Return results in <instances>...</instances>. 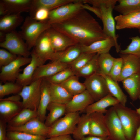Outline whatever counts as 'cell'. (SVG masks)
Returning <instances> with one entry per match:
<instances>
[{
  "instance_id": "cell-1",
  "label": "cell",
  "mask_w": 140,
  "mask_h": 140,
  "mask_svg": "<svg viewBox=\"0 0 140 140\" xmlns=\"http://www.w3.org/2000/svg\"><path fill=\"white\" fill-rule=\"evenodd\" d=\"M51 25L56 31L82 45H88L109 37L98 22L83 9L69 19Z\"/></svg>"
},
{
  "instance_id": "cell-2",
  "label": "cell",
  "mask_w": 140,
  "mask_h": 140,
  "mask_svg": "<svg viewBox=\"0 0 140 140\" xmlns=\"http://www.w3.org/2000/svg\"><path fill=\"white\" fill-rule=\"evenodd\" d=\"M117 1V0H88L87 3L100 9L103 31L108 37L113 39L115 44L116 51L118 53L121 49L118 42V36L116 33V23L112 14L113 10Z\"/></svg>"
},
{
  "instance_id": "cell-3",
  "label": "cell",
  "mask_w": 140,
  "mask_h": 140,
  "mask_svg": "<svg viewBox=\"0 0 140 140\" xmlns=\"http://www.w3.org/2000/svg\"><path fill=\"white\" fill-rule=\"evenodd\" d=\"M113 107L121 121L127 140H134L140 125V116L136 110L120 103Z\"/></svg>"
},
{
  "instance_id": "cell-4",
  "label": "cell",
  "mask_w": 140,
  "mask_h": 140,
  "mask_svg": "<svg viewBox=\"0 0 140 140\" xmlns=\"http://www.w3.org/2000/svg\"><path fill=\"white\" fill-rule=\"evenodd\" d=\"M51 27L48 20L37 21L30 16L25 18L21 27L19 33L25 41L29 50L34 47L40 35Z\"/></svg>"
},
{
  "instance_id": "cell-5",
  "label": "cell",
  "mask_w": 140,
  "mask_h": 140,
  "mask_svg": "<svg viewBox=\"0 0 140 140\" xmlns=\"http://www.w3.org/2000/svg\"><path fill=\"white\" fill-rule=\"evenodd\" d=\"M80 116L79 112L66 113L49 127L47 138L72 134Z\"/></svg>"
},
{
  "instance_id": "cell-6",
  "label": "cell",
  "mask_w": 140,
  "mask_h": 140,
  "mask_svg": "<svg viewBox=\"0 0 140 140\" xmlns=\"http://www.w3.org/2000/svg\"><path fill=\"white\" fill-rule=\"evenodd\" d=\"M43 79H37L23 87L18 94L22 99L23 108L37 110L41 97V85Z\"/></svg>"
},
{
  "instance_id": "cell-7",
  "label": "cell",
  "mask_w": 140,
  "mask_h": 140,
  "mask_svg": "<svg viewBox=\"0 0 140 140\" xmlns=\"http://www.w3.org/2000/svg\"><path fill=\"white\" fill-rule=\"evenodd\" d=\"M19 33L13 31L6 34L4 40L0 46L17 56L29 57L31 52Z\"/></svg>"
},
{
  "instance_id": "cell-8",
  "label": "cell",
  "mask_w": 140,
  "mask_h": 140,
  "mask_svg": "<svg viewBox=\"0 0 140 140\" xmlns=\"http://www.w3.org/2000/svg\"><path fill=\"white\" fill-rule=\"evenodd\" d=\"M83 4L82 0H75L50 11L49 24L51 25L69 19L83 9Z\"/></svg>"
},
{
  "instance_id": "cell-9",
  "label": "cell",
  "mask_w": 140,
  "mask_h": 140,
  "mask_svg": "<svg viewBox=\"0 0 140 140\" xmlns=\"http://www.w3.org/2000/svg\"><path fill=\"white\" fill-rule=\"evenodd\" d=\"M83 83L95 101L110 93L105 79L98 73L85 78Z\"/></svg>"
},
{
  "instance_id": "cell-10",
  "label": "cell",
  "mask_w": 140,
  "mask_h": 140,
  "mask_svg": "<svg viewBox=\"0 0 140 140\" xmlns=\"http://www.w3.org/2000/svg\"><path fill=\"white\" fill-rule=\"evenodd\" d=\"M104 120L110 140H127L123 129L113 106L108 109L104 114Z\"/></svg>"
},
{
  "instance_id": "cell-11",
  "label": "cell",
  "mask_w": 140,
  "mask_h": 140,
  "mask_svg": "<svg viewBox=\"0 0 140 140\" xmlns=\"http://www.w3.org/2000/svg\"><path fill=\"white\" fill-rule=\"evenodd\" d=\"M31 58L18 56L14 61L2 67L0 79L3 82H13L16 81L20 71L21 67L28 64Z\"/></svg>"
},
{
  "instance_id": "cell-12",
  "label": "cell",
  "mask_w": 140,
  "mask_h": 140,
  "mask_svg": "<svg viewBox=\"0 0 140 140\" xmlns=\"http://www.w3.org/2000/svg\"><path fill=\"white\" fill-rule=\"evenodd\" d=\"M49 127L46 125L37 117L33 118L25 124L18 127H7V131H17L47 137Z\"/></svg>"
},
{
  "instance_id": "cell-13",
  "label": "cell",
  "mask_w": 140,
  "mask_h": 140,
  "mask_svg": "<svg viewBox=\"0 0 140 140\" xmlns=\"http://www.w3.org/2000/svg\"><path fill=\"white\" fill-rule=\"evenodd\" d=\"M47 30L38 38L33 50L37 55L44 63L47 60H51L55 52L52 47Z\"/></svg>"
},
{
  "instance_id": "cell-14",
  "label": "cell",
  "mask_w": 140,
  "mask_h": 140,
  "mask_svg": "<svg viewBox=\"0 0 140 140\" xmlns=\"http://www.w3.org/2000/svg\"><path fill=\"white\" fill-rule=\"evenodd\" d=\"M31 60L23 70L20 73L16 80V83L23 87L28 85L32 82L34 73L37 68L44 64L36 54L33 50L31 52Z\"/></svg>"
},
{
  "instance_id": "cell-15",
  "label": "cell",
  "mask_w": 140,
  "mask_h": 140,
  "mask_svg": "<svg viewBox=\"0 0 140 140\" xmlns=\"http://www.w3.org/2000/svg\"><path fill=\"white\" fill-rule=\"evenodd\" d=\"M95 101L86 90L83 92L73 96L66 105V113L79 112L84 111Z\"/></svg>"
},
{
  "instance_id": "cell-16",
  "label": "cell",
  "mask_w": 140,
  "mask_h": 140,
  "mask_svg": "<svg viewBox=\"0 0 140 140\" xmlns=\"http://www.w3.org/2000/svg\"><path fill=\"white\" fill-rule=\"evenodd\" d=\"M122 59L121 73L118 81L140 72V57L129 54H121Z\"/></svg>"
},
{
  "instance_id": "cell-17",
  "label": "cell",
  "mask_w": 140,
  "mask_h": 140,
  "mask_svg": "<svg viewBox=\"0 0 140 140\" xmlns=\"http://www.w3.org/2000/svg\"><path fill=\"white\" fill-rule=\"evenodd\" d=\"M52 47L55 52L63 51L78 44L67 36L51 27L47 30Z\"/></svg>"
},
{
  "instance_id": "cell-18",
  "label": "cell",
  "mask_w": 140,
  "mask_h": 140,
  "mask_svg": "<svg viewBox=\"0 0 140 140\" xmlns=\"http://www.w3.org/2000/svg\"><path fill=\"white\" fill-rule=\"evenodd\" d=\"M69 67V65L58 61H53L51 63L41 65L36 70L32 82L39 79L52 76Z\"/></svg>"
},
{
  "instance_id": "cell-19",
  "label": "cell",
  "mask_w": 140,
  "mask_h": 140,
  "mask_svg": "<svg viewBox=\"0 0 140 140\" xmlns=\"http://www.w3.org/2000/svg\"><path fill=\"white\" fill-rule=\"evenodd\" d=\"M23 108L22 102L0 99V120L8 123Z\"/></svg>"
},
{
  "instance_id": "cell-20",
  "label": "cell",
  "mask_w": 140,
  "mask_h": 140,
  "mask_svg": "<svg viewBox=\"0 0 140 140\" xmlns=\"http://www.w3.org/2000/svg\"><path fill=\"white\" fill-rule=\"evenodd\" d=\"M90 134L93 136L108 137V133L104 120V114L94 112L89 114Z\"/></svg>"
},
{
  "instance_id": "cell-21",
  "label": "cell",
  "mask_w": 140,
  "mask_h": 140,
  "mask_svg": "<svg viewBox=\"0 0 140 140\" xmlns=\"http://www.w3.org/2000/svg\"><path fill=\"white\" fill-rule=\"evenodd\" d=\"M116 29L140 28V11L125 15L120 14L114 18Z\"/></svg>"
},
{
  "instance_id": "cell-22",
  "label": "cell",
  "mask_w": 140,
  "mask_h": 140,
  "mask_svg": "<svg viewBox=\"0 0 140 140\" xmlns=\"http://www.w3.org/2000/svg\"><path fill=\"white\" fill-rule=\"evenodd\" d=\"M82 45L77 44L61 51L55 52L51 60L69 65L82 53Z\"/></svg>"
},
{
  "instance_id": "cell-23",
  "label": "cell",
  "mask_w": 140,
  "mask_h": 140,
  "mask_svg": "<svg viewBox=\"0 0 140 140\" xmlns=\"http://www.w3.org/2000/svg\"><path fill=\"white\" fill-rule=\"evenodd\" d=\"M32 0H2L5 15L30 12Z\"/></svg>"
},
{
  "instance_id": "cell-24",
  "label": "cell",
  "mask_w": 140,
  "mask_h": 140,
  "mask_svg": "<svg viewBox=\"0 0 140 140\" xmlns=\"http://www.w3.org/2000/svg\"><path fill=\"white\" fill-rule=\"evenodd\" d=\"M41 96L37 109V118L44 122L47 108L51 102L49 83L43 79L41 85Z\"/></svg>"
},
{
  "instance_id": "cell-25",
  "label": "cell",
  "mask_w": 140,
  "mask_h": 140,
  "mask_svg": "<svg viewBox=\"0 0 140 140\" xmlns=\"http://www.w3.org/2000/svg\"><path fill=\"white\" fill-rule=\"evenodd\" d=\"M114 46H115V41L112 38L108 37L106 39L95 42L88 45H82V53L99 54L108 53Z\"/></svg>"
},
{
  "instance_id": "cell-26",
  "label": "cell",
  "mask_w": 140,
  "mask_h": 140,
  "mask_svg": "<svg viewBox=\"0 0 140 140\" xmlns=\"http://www.w3.org/2000/svg\"><path fill=\"white\" fill-rule=\"evenodd\" d=\"M123 87L133 101L140 97V72L123 79Z\"/></svg>"
},
{
  "instance_id": "cell-27",
  "label": "cell",
  "mask_w": 140,
  "mask_h": 140,
  "mask_svg": "<svg viewBox=\"0 0 140 140\" xmlns=\"http://www.w3.org/2000/svg\"><path fill=\"white\" fill-rule=\"evenodd\" d=\"M120 102L110 93L89 105L85 109L86 113L88 114L94 112L105 114L108 110L107 108L110 106H114Z\"/></svg>"
},
{
  "instance_id": "cell-28",
  "label": "cell",
  "mask_w": 140,
  "mask_h": 140,
  "mask_svg": "<svg viewBox=\"0 0 140 140\" xmlns=\"http://www.w3.org/2000/svg\"><path fill=\"white\" fill-rule=\"evenodd\" d=\"M23 21L21 13L5 15L0 19V31L6 33L15 31Z\"/></svg>"
},
{
  "instance_id": "cell-29",
  "label": "cell",
  "mask_w": 140,
  "mask_h": 140,
  "mask_svg": "<svg viewBox=\"0 0 140 140\" xmlns=\"http://www.w3.org/2000/svg\"><path fill=\"white\" fill-rule=\"evenodd\" d=\"M49 83L51 102L67 104L73 96L61 85Z\"/></svg>"
},
{
  "instance_id": "cell-30",
  "label": "cell",
  "mask_w": 140,
  "mask_h": 140,
  "mask_svg": "<svg viewBox=\"0 0 140 140\" xmlns=\"http://www.w3.org/2000/svg\"><path fill=\"white\" fill-rule=\"evenodd\" d=\"M75 0H32L30 16L32 17L38 9L44 8L50 11L59 6L75 1Z\"/></svg>"
},
{
  "instance_id": "cell-31",
  "label": "cell",
  "mask_w": 140,
  "mask_h": 140,
  "mask_svg": "<svg viewBox=\"0 0 140 140\" xmlns=\"http://www.w3.org/2000/svg\"><path fill=\"white\" fill-rule=\"evenodd\" d=\"M47 110L49 111V113L46 117L44 123L46 125L50 127L61 116L66 114V105L51 102Z\"/></svg>"
},
{
  "instance_id": "cell-32",
  "label": "cell",
  "mask_w": 140,
  "mask_h": 140,
  "mask_svg": "<svg viewBox=\"0 0 140 140\" xmlns=\"http://www.w3.org/2000/svg\"><path fill=\"white\" fill-rule=\"evenodd\" d=\"M37 110L23 108L8 123L7 127H17L22 126L31 120L37 117Z\"/></svg>"
},
{
  "instance_id": "cell-33",
  "label": "cell",
  "mask_w": 140,
  "mask_h": 140,
  "mask_svg": "<svg viewBox=\"0 0 140 140\" xmlns=\"http://www.w3.org/2000/svg\"><path fill=\"white\" fill-rule=\"evenodd\" d=\"M90 115L86 113L80 116L75 130L72 134L75 140H81L90 134Z\"/></svg>"
},
{
  "instance_id": "cell-34",
  "label": "cell",
  "mask_w": 140,
  "mask_h": 140,
  "mask_svg": "<svg viewBox=\"0 0 140 140\" xmlns=\"http://www.w3.org/2000/svg\"><path fill=\"white\" fill-rule=\"evenodd\" d=\"M98 73L105 79L109 93L117 100L120 104L125 106L127 101V96L122 90L118 82L113 80L108 76L101 73Z\"/></svg>"
},
{
  "instance_id": "cell-35",
  "label": "cell",
  "mask_w": 140,
  "mask_h": 140,
  "mask_svg": "<svg viewBox=\"0 0 140 140\" xmlns=\"http://www.w3.org/2000/svg\"><path fill=\"white\" fill-rule=\"evenodd\" d=\"M113 9L120 14L125 15L140 11V0H118Z\"/></svg>"
},
{
  "instance_id": "cell-36",
  "label": "cell",
  "mask_w": 140,
  "mask_h": 140,
  "mask_svg": "<svg viewBox=\"0 0 140 140\" xmlns=\"http://www.w3.org/2000/svg\"><path fill=\"white\" fill-rule=\"evenodd\" d=\"M60 84L73 96L79 94L86 90L84 84L79 82L78 77L75 75L70 77Z\"/></svg>"
},
{
  "instance_id": "cell-37",
  "label": "cell",
  "mask_w": 140,
  "mask_h": 140,
  "mask_svg": "<svg viewBox=\"0 0 140 140\" xmlns=\"http://www.w3.org/2000/svg\"><path fill=\"white\" fill-rule=\"evenodd\" d=\"M99 55L95 54L84 66L76 73L75 75L78 77L86 78L98 73L100 71L98 62Z\"/></svg>"
},
{
  "instance_id": "cell-38",
  "label": "cell",
  "mask_w": 140,
  "mask_h": 140,
  "mask_svg": "<svg viewBox=\"0 0 140 140\" xmlns=\"http://www.w3.org/2000/svg\"><path fill=\"white\" fill-rule=\"evenodd\" d=\"M115 58L109 53L99 54L98 62L99 69L98 73L108 76L113 65Z\"/></svg>"
},
{
  "instance_id": "cell-39",
  "label": "cell",
  "mask_w": 140,
  "mask_h": 140,
  "mask_svg": "<svg viewBox=\"0 0 140 140\" xmlns=\"http://www.w3.org/2000/svg\"><path fill=\"white\" fill-rule=\"evenodd\" d=\"M46 137L17 131L7 132L6 140H45Z\"/></svg>"
},
{
  "instance_id": "cell-40",
  "label": "cell",
  "mask_w": 140,
  "mask_h": 140,
  "mask_svg": "<svg viewBox=\"0 0 140 140\" xmlns=\"http://www.w3.org/2000/svg\"><path fill=\"white\" fill-rule=\"evenodd\" d=\"M75 75V73L69 67L52 76L44 79L49 83L60 84Z\"/></svg>"
},
{
  "instance_id": "cell-41",
  "label": "cell",
  "mask_w": 140,
  "mask_h": 140,
  "mask_svg": "<svg viewBox=\"0 0 140 140\" xmlns=\"http://www.w3.org/2000/svg\"><path fill=\"white\" fill-rule=\"evenodd\" d=\"M96 54L82 53L73 62L69 67L76 73L84 66Z\"/></svg>"
},
{
  "instance_id": "cell-42",
  "label": "cell",
  "mask_w": 140,
  "mask_h": 140,
  "mask_svg": "<svg viewBox=\"0 0 140 140\" xmlns=\"http://www.w3.org/2000/svg\"><path fill=\"white\" fill-rule=\"evenodd\" d=\"M23 87L17 83L7 82L4 84H0V98L10 94H18Z\"/></svg>"
},
{
  "instance_id": "cell-43",
  "label": "cell",
  "mask_w": 140,
  "mask_h": 140,
  "mask_svg": "<svg viewBox=\"0 0 140 140\" xmlns=\"http://www.w3.org/2000/svg\"><path fill=\"white\" fill-rule=\"evenodd\" d=\"M131 40L130 43L126 48L121 50L120 53L121 54H129L140 57V37L138 36L130 38Z\"/></svg>"
},
{
  "instance_id": "cell-44",
  "label": "cell",
  "mask_w": 140,
  "mask_h": 140,
  "mask_svg": "<svg viewBox=\"0 0 140 140\" xmlns=\"http://www.w3.org/2000/svg\"><path fill=\"white\" fill-rule=\"evenodd\" d=\"M123 61L120 57L115 58L108 76L115 81L118 82L122 67Z\"/></svg>"
},
{
  "instance_id": "cell-45",
  "label": "cell",
  "mask_w": 140,
  "mask_h": 140,
  "mask_svg": "<svg viewBox=\"0 0 140 140\" xmlns=\"http://www.w3.org/2000/svg\"><path fill=\"white\" fill-rule=\"evenodd\" d=\"M18 56L3 48L0 49V67L5 66L15 60Z\"/></svg>"
},
{
  "instance_id": "cell-46",
  "label": "cell",
  "mask_w": 140,
  "mask_h": 140,
  "mask_svg": "<svg viewBox=\"0 0 140 140\" xmlns=\"http://www.w3.org/2000/svg\"><path fill=\"white\" fill-rule=\"evenodd\" d=\"M50 10L44 8L37 9L32 17L35 20L39 22L47 20L49 18Z\"/></svg>"
},
{
  "instance_id": "cell-47",
  "label": "cell",
  "mask_w": 140,
  "mask_h": 140,
  "mask_svg": "<svg viewBox=\"0 0 140 140\" xmlns=\"http://www.w3.org/2000/svg\"><path fill=\"white\" fill-rule=\"evenodd\" d=\"M0 120V140H6L7 124Z\"/></svg>"
},
{
  "instance_id": "cell-48",
  "label": "cell",
  "mask_w": 140,
  "mask_h": 140,
  "mask_svg": "<svg viewBox=\"0 0 140 140\" xmlns=\"http://www.w3.org/2000/svg\"><path fill=\"white\" fill-rule=\"evenodd\" d=\"M83 9L88 10L94 13L100 19L101 18V14L99 8L90 6L87 4H83L82 5Z\"/></svg>"
},
{
  "instance_id": "cell-49",
  "label": "cell",
  "mask_w": 140,
  "mask_h": 140,
  "mask_svg": "<svg viewBox=\"0 0 140 140\" xmlns=\"http://www.w3.org/2000/svg\"><path fill=\"white\" fill-rule=\"evenodd\" d=\"M45 140H73L70 135H60L47 138Z\"/></svg>"
},
{
  "instance_id": "cell-50",
  "label": "cell",
  "mask_w": 140,
  "mask_h": 140,
  "mask_svg": "<svg viewBox=\"0 0 140 140\" xmlns=\"http://www.w3.org/2000/svg\"><path fill=\"white\" fill-rule=\"evenodd\" d=\"M81 140H110L108 137H100L88 135L82 138Z\"/></svg>"
},
{
  "instance_id": "cell-51",
  "label": "cell",
  "mask_w": 140,
  "mask_h": 140,
  "mask_svg": "<svg viewBox=\"0 0 140 140\" xmlns=\"http://www.w3.org/2000/svg\"><path fill=\"white\" fill-rule=\"evenodd\" d=\"M134 140H140V125L137 130Z\"/></svg>"
},
{
  "instance_id": "cell-52",
  "label": "cell",
  "mask_w": 140,
  "mask_h": 140,
  "mask_svg": "<svg viewBox=\"0 0 140 140\" xmlns=\"http://www.w3.org/2000/svg\"><path fill=\"white\" fill-rule=\"evenodd\" d=\"M6 33L0 31V43L3 41L5 38Z\"/></svg>"
},
{
  "instance_id": "cell-53",
  "label": "cell",
  "mask_w": 140,
  "mask_h": 140,
  "mask_svg": "<svg viewBox=\"0 0 140 140\" xmlns=\"http://www.w3.org/2000/svg\"><path fill=\"white\" fill-rule=\"evenodd\" d=\"M139 99H140V97L139 98ZM136 110L140 116V106L138 108L136 109Z\"/></svg>"
},
{
  "instance_id": "cell-54",
  "label": "cell",
  "mask_w": 140,
  "mask_h": 140,
  "mask_svg": "<svg viewBox=\"0 0 140 140\" xmlns=\"http://www.w3.org/2000/svg\"><path fill=\"white\" fill-rule=\"evenodd\" d=\"M139 29V33H140V28Z\"/></svg>"
}]
</instances>
